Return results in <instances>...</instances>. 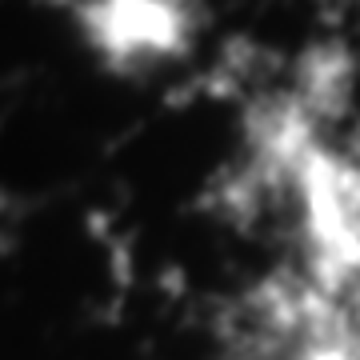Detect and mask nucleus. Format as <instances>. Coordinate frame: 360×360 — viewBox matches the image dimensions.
Returning a JSON list of instances; mask_svg holds the SVG:
<instances>
[]
</instances>
